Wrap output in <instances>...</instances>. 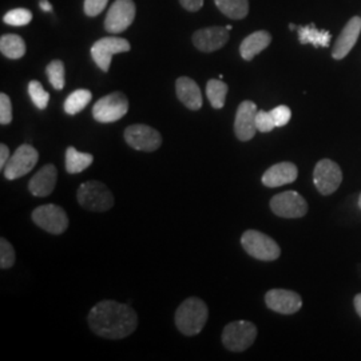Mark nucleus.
Segmentation results:
<instances>
[{
	"label": "nucleus",
	"mask_w": 361,
	"mask_h": 361,
	"mask_svg": "<svg viewBox=\"0 0 361 361\" xmlns=\"http://www.w3.org/2000/svg\"><path fill=\"white\" fill-rule=\"evenodd\" d=\"M138 325V317L128 304L104 300L89 313V326L95 335L109 340H121L131 335Z\"/></svg>",
	"instance_id": "nucleus-1"
},
{
	"label": "nucleus",
	"mask_w": 361,
	"mask_h": 361,
	"mask_svg": "<svg viewBox=\"0 0 361 361\" xmlns=\"http://www.w3.org/2000/svg\"><path fill=\"white\" fill-rule=\"evenodd\" d=\"M207 305L197 297L186 298L176 312V325L182 335H198L207 325Z\"/></svg>",
	"instance_id": "nucleus-2"
},
{
	"label": "nucleus",
	"mask_w": 361,
	"mask_h": 361,
	"mask_svg": "<svg viewBox=\"0 0 361 361\" xmlns=\"http://www.w3.org/2000/svg\"><path fill=\"white\" fill-rule=\"evenodd\" d=\"M79 205L91 212H107L114 207V195L99 180H89L78 189Z\"/></svg>",
	"instance_id": "nucleus-3"
},
{
	"label": "nucleus",
	"mask_w": 361,
	"mask_h": 361,
	"mask_svg": "<svg viewBox=\"0 0 361 361\" xmlns=\"http://www.w3.org/2000/svg\"><path fill=\"white\" fill-rule=\"evenodd\" d=\"M257 337V328L250 322H233L224 328L222 344L231 352H244Z\"/></svg>",
	"instance_id": "nucleus-4"
},
{
	"label": "nucleus",
	"mask_w": 361,
	"mask_h": 361,
	"mask_svg": "<svg viewBox=\"0 0 361 361\" xmlns=\"http://www.w3.org/2000/svg\"><path fill=\"white\" fill-rule=\"evenodd\" d=\"M241 245L249 256L261 261H274L281 255L279 244L258 231H246L241 237Z\"/></svg>",
	"instance_id": "nucleus-5"
},
{
	"label": "nucleus",
	"mask_w": 361,
	"mask_h": 361,
	"mask_svg": "<svg viewBox=\"0 0 361 361\" xmlns=\"http://www.w3.org/2000/svg\"><path fill=\"white\" fill-rule=\"evenodd\" d=\"M129 101L123 92H111L101 98L92 107V116L97 122L113 123L128 114Z\"/></svg>",
	"instance_id": "nucleus-6"
},
{
	"label": "nucleus",
	"mask_w": 361,
	"mask_h": 361,
	"mask_svg": "<svg viewBox=\"0 0 361 361\" xmlns=\"http://www.w3.org/2000/svg\"><path fill=\"white\" fill-rule=\"evenodd\" d=\"M39 159L38 150L31 145H22L16 149L7 162L3 174L7 180H13L25 177L32 169L37 166Z\"/></svg>",
	"instance_id": "nucleus-7"
},
{
	"label": "nucleus",
	"mask_w": 361,
	"mask_h": 361,
	"mask_svg": "<svg viewBox=\"0 0 361 361\" xmlns=\"http://www.w3.org/2000/svg\"><path fill=\"white\" fill-rule=\"evenodd\" d=\"M130 49H131V46H130L129 40L116 38V37H106V38L97 40L92 44L91 58L104 73H107L110 70L113 56L116 54L130 51Z\"/></svg>",
	"instance_id": "nucleus-8"
},
{
	"label": "nucleus",
	"mask_w": 361,
	"mask_h": 361,
	"mask_svg": "<svg viewBox=\"0 0 361 361\" xmlns=\"http://www.w3.org/2000/svg\"><path fill=\"white\" fill-rule=\"evenodd\" d=\"M135 19V3L133 0H116L104 18V30L110 34L126 31Z\"/></svg>",
	"instance_id": "nucleus-9"
},
{
	"label": "nucleus",
	"mask_w": 361,
	"mask_h": 361,
	"mask_svg": "<svg viewBox=\"0 0 361 361\" xmlns=\"http://www.w3.org/2000/svg\"><path fill=\"white\" fill-rule=\"evenodd\" d=\"M271 212L283 219H301L308 213V204L302 195L289 190L277 194L271 200Z\"/></svg>",
	"instance_id": "nucleus-10"
},
{
	"label": "nucleus",
	"mask_w": 361,
	"mask_h": 361,
	"mask_svg": "<svg viewBox=\"0 0 361 361\" xmlns=\"http://www.w3.org/2000/svg\"><path fill=\"white\" fill-rule=\"evenodd\" d=\"M125 140L134 150L152 153L161 147L162 135L147 125H131L125 130Z\"/></svg>",
	"instance_id": "nucleus-11"
},
{
	"label": "nucleus",
	"mask_w": 361,
	"mask_h": 361,
	"mask_svg": "<svg viewBox=\"0 0 361 361\" xmlns=\"http://www.w3.org/2000/svg\"><path fill=\"white\" fill-rule=\"evenodd\" d=\"M313 182L323 195L335 193L343 182L341 169L332 159H322L314 166Z\"/></svg>",
	"instance_id": "nucleus-12"
},
{
	"label": "nucleus",
	"mask_w": 361,
	"mask_h": 361,
	"mask_svg": "<svg viewBox=\"0 0 361 361\" xmlns=\"http://www.w3.org/2000/svg\"><path fill=\"white\" fill-rule=\"evenodd\" d=\"M32 221L46 232L62 234L68 228V217L65 210L56 205H42L32 212Z\"/></svg>",
	"instance_id": "nucleus-13"
},
{
	"label": "nucleus",
	"mask_w": 361,
	"mask_h": 361,
	"mask_svg": "<svg viewBox=\"0 0 361 361\" xmlns=\"http://www.w3.org/2000/svg\"><path fill=\"white\" fill-rule=\"evenodd\" d=\"M257 111V106L252 101H244L238 106L234 121V133L240 141L247 142L256 135L258 131L256 126Z\"/></svg>",
	"instance_id": "nucleus-14"
},
{
	"label": "nucleus",
	"mask_w": 361,
	"mask_h": 361,
	"mask_svg": "<svg viewBox=\"0 0 361 361\" xmlns=\"http://www.w3.org/2000/svg\"><path fill=\"white\" fill-rule=\"evenodd\" d=\"M265 304L269 310L281 314H293L302 307L301 296L286 289H271L265 295Z\"/></svg>",
	"instance_id": "nucleus-15"
},
{
	"label": "nucleus",
	"mask_w": 361,
	"mask_h": 361,
	"mask_svg": "<svg viewBox=\"0 0 361 361\" xmlns=\"http://www.w3.org/2000/svg\"><path fill=\"white\" fill-rule=\"evenodd\" d=\"M192 40L195 49L200 51H217L228 43L229 30H226V27H207L195 31Z\"/></svg>",
	"instance_id": "nucleus-16"
},
{
	"label": "nucleus",
	"mask_w": 361,
	"mask_h": 361,
	"mask_svg": "<svg viewBox=\"0 0 361 361\" xmlns=\"http://www.w3.org/2000/svg\"><path fill=\"white\" fill-rule=\"evenodd\" d=\"M361 18L353 16L349 19L348 23L343 28L341 34L336 40L335 46L332 49V56L336 61L344 59L348 55L350 50L357 43V39L360 37Z\"/></svg>",
	"instance_id": "nucleus-17"
},
{
	"label": "nucleus",
	"mask_w": 361,
	"mask_h": 361,
	"mask_svg": "<svg viewBox=\"0 0 361 361\" xmlns=\"http://www.w3.org/2000/svg\"><path fill=\"white\" fill-rule=\"evenodd\" d=\"M58 180V170L49 164L44 165L28 182V190L35 197H47L54 192Z\"/></svg>",
	"instance_id": "nucleus-18"
},
{
	"label": "nucleus",
	"mask_w": 361,
	"mask_h": 361,
	"mask_svg": "<svg viewBox=\"0 0 361 361\" xmlns=\"http://www.w3.org/2000/svg\"><path fill=\"white\" fill-rule=\"evenodd\" d=\"M298 177V169L292 162H280L268 169L262 176V183L267 188H279L295 182Z\"/></svg>",
	"instance_id": "nucleus-19"
},
{
	"label": "nucleus",
	"mask_w": 361,
	"mask_h": 361,
	"mask_svg": "<svg viewBox=\"0 0 361 361\" xmlns=\"http://www.w3.org/2000/svg\"><path fill=\"white\" fill-rule=\"evenodd\" d=\"M176 92L182 104L189 110L197 111L202 107V94L192 78L180 77L176 82Z\"/></svg>",
	"instance_id": "nucleus-20"
},
{
	"label": "nucleus",
	"mask_w": 361,
	"mask_h": 361,
	"mask_svg": "<svg viewBox=\"0 0 361 361\" xmlns=\"http://www.w3.org/2000/svg\"><path fill=\"white\" fill-rule=\"evenodd\" d=\"M271 43V35L268 31H264V30L256 31L243 40L240 46V54L243 59L250 62L259 52L264 51Z\"/></svg>",
	"instance_id": "nucleus-21"
},
{
	"label": "nucleus",
	"mask_w": 361,
	"mask_h": 361,
	"mask_svg": "<svg viewBox=\"0 0 361 361\" xmlns=\"http://www.w3.org/2000/svg\"><path fill=\"white\" fill-rule=\"evenodd\" d=\"M0 51L8 59H20L26 54V43L19 35L6 34L0 38Z\"/></svg>",
	"instance_id": "nucleus-22"
},
{
	"label": "nucleus",
	"mask_w": 361,
	"mask_h": 361,
	"mask_svg": "<svg viewBox=\"0 0 361 361\" xmlns=\"http://www.w3.org/2000/svg\"><path fill=\"white\" fill-rule=\"evenodd\" d=\"M94 157L89 153H80L75 147L70 146L66 152V170L70 174H78L90 168Z\"/></svg>",
	"instance_id": "nucleus-23"
},
{
	"label": "nucleus",
	"mask_w": 361,
	"mask_h": 361,
	"mask_svg": "<svg viewBox=\"0 0 361 361\" xmlns=\"http://www.w3.org/2000/svg\"><path fill=\"white\" fill-rule=\"evenodd\" d=\"M217 8L233 20H241L249 13L247 0H214Z\"/></svg>",
	"instance_id": "nucleus-24"
},
{
	"label": "nucleus",
	"mask_w": 361,
	"mask_h": 361,
	"mask_svg": "<svg viewBox=\"0 0 361 361\" xmlns=\"http://www.w3.org/2000/svg\"><path fill=\"white\" fill-rule=\"evenodd\" d=\"M229 87L221 79H210L207 85V95L213 109L219 110L225 106Z\"/></svg>",
	"instance_id": "nucleus-25"
},
{
	"label": "nucleus",
	"mask_w": 361,
	"mask_h": 361,
	"mask_svg": "<svg viewBox=\"0 0 361 361\" xmlns=\"http://www.w3.org/2000/svg\"><path fill=\"white\" fill-rule=\"evenodd\" d=\"M91 99H92L91 91L86 89L73 91L65 101V106H63L65 111L68 116H75L82 110H85V107L90 104Z\"/></svg>",
	"instance_id": "nucleus-26"
},
{
	"label": "nucleus",
	"mask_w": 361,
	"mask_h": 361,
	"mask_svg": "<svg viewBox=\"0 0 361 361\" xmlns=\"http://www.w3.org/2000/svg\"><path fill=\"white\" fill-rule=\"evenodd\" d=\"M298 39L301 42V44H308L312 43L314 47L319 46H328L329 40H331V34H326V31H317L314 30L313 26L298 27Z\"/></svg>",
	"instance_id": "nucleus-27"
},
{
	"label": "nucleus",
	"mask_w": 361,
	"mask_h": 361,
	"mask_svg": "<svg viewBox=\"0 0 361 361\" xmlns=\"http://www.w3.org/2000/svg\"><path fill=\"white\" fill-rule=\"evenodd\" d=\"M46 74L55 90H63L66 83L65 65L62 61H52L50 65L46 67Z\"/></svg>",
	"instance_id": "nucleus-28"
},
{
	"label": "nucleus",
	"mask_w": 361,
	"mask_h": 361,
	"mask_svg": "<svg viewBox=\"0 0 361 361\" xmlns=\"http://www.w3.org/2000/svg\"><path fill=\"white\" fill-rule=\"evenodd\" d=\"M28 94L31 101L38 107L39 110H44L50 101V94L43 89L42 83L38 80H31L28 83Z\"/></svg>",
	"instance_id": "nucleus-29"
},
{
	"label": "nucleus",
	"mask_w": 361,
	"mask_h": 361,
	"mask_svg": "<svg viewBox=\"0 0 361 361\" xmlns=\"http://www.w3.org/2000/svg\"><path fill=\"white\" fill-rule=\"evenodd\" d=\"M6 25L10 26H27L32 20V13L27 8H15L3 16Z\"/></svg>",
	"instance_id": "nucleus-30"
},
{
	"label": "nucleus",
	"mask_w": 361,
	"mask_h": 361,
	"mask_svg": "<svg viewBox=\"0 0 361 361\" xmlns=\"http://www.w3.org/2000/svg\"><path fill=\"white\" fill-rule=\"evenodd\" d=\"M15 264V250L13 245L6 240H0V268L10 269Z\"/></svg>",
	"instance_id": "nucleus-31"
},
{
	"label": "nucleus",
	"mask_w": 361,
	"mask_h": 361,
	"mask_svg": "<svg viewBox=\"0 0 361 361\" xmlns=\"http://www.w3.org/2000/svg\"><path fill=\"white\" fill-rule=\"evenodd\" d=\"M13 121V104L7 94H0V123L10 125Z\"/></svg>",
	"instance_id": "nucleus-32"
},
{
	"label": "nucleus",
	"mask_w": 361,
	"mask_h": 361,
	"mask_svg": "<svg viewBox=\"0 0 361 361\" xmlns=\"http://www.w3.org/2000/svg\"><path fill=\"white\" fill-rule=\"evenodd\" d=\"M271 116L274 119V123H276V128H283L285 125L289 123L290 118H292V111L288 106H277L274 107L273 110H271Z\"/></svg>",
	"instance_id": "nucleus-33"
},
{
	"label": "nucleus",
	"mask_w": 361,
	"mask_h": 361,
	"mask_svg": "<svg viewBox=\"0 0 361 361\" xmlns=\"http://www.w3.org/2000/svg\"><path fill=\"white\" fill-rule=\"evenodd\" d=\"M256 126H257L258 131H261V133H269L274 129L276 123H274L271 111L258 110L257 116H256Z\"/></svg>",
	"instance_id": "nucleus-34"
},
{
	"label": "nucleus",
	"mask_w": 361,
	"mask_h": 361,
	"mask_svg": "<svg viewBox=\"0 0 361 361\" xmlns=\"http://www.w3.org/2000/svg\"><path fill=\"white\" fill-rule=\"evenodd\" d=\"M109 0H85L83 10L87 16H98L99 13L104 11L107 6Z\"/></svg>",
	"instance_id": "nucleus-35"
},
{
	"label": "nucleus",
	"mask_w": 361,
	"mask_h": 361,
	"mask_svg": "<svg viewBox=\"0 0 361 361\" xmlns=\"http://www.w3.org/2000/svg\"><path fill=\"white\" fill-rule=\"evenodd\" d=\"M180 4L186 11L197 13L202 8L204 0H180Z\"/></svg>",
	"instance_id": "nucleus-36"
},
{
	"label": "nucleus",
	"mask_w": 361,
	"mask_h": 361,
	"mask_svg": "<svg viewBox=\"0 0 361 361\" xmlns=\"http://www.w3.org/2000/svg\"><path fill=\"white\" fill-rule=\"evenodd\" d=\"M10 158H11V155H10L8 147H7L4 143H1V145H0V169H1V170H4L7 162L10 161Z\"/></svg>",
	"instance_id": "nucleus-37"
},
{
	"label": "nucleus",
	"mask_w": 361,
	"mask_h": 361,
	"mask_svg": "<svg viewBox=\"0 0 361 361\" xmlns=\"http://www.w3.org/2000/svg\"><path fill=\"white\" fill-rule=\"evenodd\" d=\"M39 6H40L42 11H44V13H50L52 10V6L49 3V0H40Z\"/></svg>",
	"instance_id": "nucleus-38"
},
{
	"label": "nucleus",
	"mask_w": 361,
	"mask_h": 361,
	"mask_svg": "<svg viewBox=\"0 0 361 361\" xmlns=\"http://www.w3.org/2000/svg\"><path fill=\"white\" fill-rule=\"evenodd\" d=\"M353 304H355V310L357 312V314L361 317V293L355 296L353 300Z\"/></svg>",
	"instance_id": "nucleus-39"
},
{
	"label": "nucleus",
	"mask_w": 361,
	"mask_h": 361,
	"mask_svg": "<svg viewBox=\"0 0 361 361\" xmlns=\"http://www.w3.org/2000/svg\"><path fill=\"white\" fill-rule=\"evenodd\" d=\"M233 27L231 26V25H229V26H226V30H229V31H231V30H232Z\"/></svg>",
	"instance_id": "nucleus-40"
},
{
	"label": "nucleus",
	"mask_w": 361,
	"mask_h": 361,
	"mask_svg": "<svg viewBox=\"0 0 361 361\" xmlns=\"http://www.w3.org/2000/svg\"><path fill=\"white\" fill-rule=\"evenodd\" d=\"M359 207H360V209H361V194H360V198H359Z\"/></svg>",
	"instance_id": "nucleus-41"
}]
</instances>
